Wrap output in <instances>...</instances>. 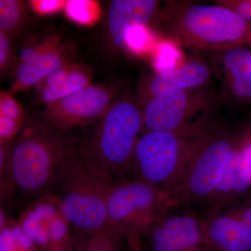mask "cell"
<instances>
[{
	"label": "cell",
	"mask_w": 251,
	"mask_h": 251,
	"mask_svg": "<svg viewBox=\"0 0 251 251\" xmlns=\"http://www.w3.org/2000/svg\"><path fill=\"white\" fill-rule=\"evenodd\" d=\"M115 182L85 148L73 143L51 187L58 194L64 219L92 238L107 226V203Z\"/></svg>",
	"instance_id": "6da1fadb"
},
{
	"label": "cell",
	"mask_w": 251,
	"mask_h": 251,
	"mask_svg": "<svg viewBox=\"0 0 251 251\" xmlns=\"http://www.w3.org/2000/svg\"><path fill=\"white\" fill-rule=\"evenodd\" d=\"M170 40L186 48L224 51L248 43L251 26L233 11L217 4L171 1L161 17Z\"/></svg>",
	"instance_id": "7a4b0ae2"
},
{
	"label": "cell",
	"mask_w": 251,
	"mask_h": 251,
	"mask_svg": "<svg viewBox=\"0 0 251 251\" xmlns=\"http://www.w3.org/2000/svg\"><path fill=\"white\" fill-rule=\"evenodd\" d=\"M207 126L204 123L174 131L147 132L137 142L124 179L143 181L168 192Z\"/></svg>",
	"instance_id": "3957f363"
},
{
	"label": "cell",
	"mask_w": 251,
	"mask_h": 251,
	"mask_svg": "<svg viewBox=\"0 0 251 251\" xmlns=\"http://www.w3.org/2000/svg\"><path fill=\"white\" fill-rule=\"evenodd\" d=\"M237 138L208 125L184 171L168 193L179 207L207 208L231 156Z\"/></svg>",
	"instance_id": "277c9868"
},
{
	"label": "cell",
	"mask_w": 251,
	"mask_h": 251,
	"mask_svg": "<svg viewBox=\"0 0 251 251\" xmlns=\"http://www.w3.org/2000/svg\"><path fill=\"white\" fill-rule=\"evenodd\" d=\"M176 207L179 206L165 190L137 180H118L109 195L107 227L120 234L130 247L140 249L141 239Z\"/></svg>",
	"instance_id": "5b68a950"
},
{
	"label": "cell",
	"mask_w": 251,
	"mask_h": 251,
	"mask_svg": "<svg viewBox=\"0 0 251 251\" xmlns=\"http://www.w3.org/2000/svg\"><path fill=\"white\" fill-rule=\"evenodd\" d=\"M72 144L50 125L25 130L9 160L11 177L20 192L31 197L51 187Z\"/></svg>",
	"instance_id": "8992f818"
},
{
	"label": "cell",
	"mask_w": 251,
	"mask_h": 251,
	"mask_svg": "<svg viewBox=\"0 0 251 251\" xmlns=\"http://www.w3.org/2000/svg\"><path fill=\"white\" fill-rule=\"evenodd\" d=\"M143 126V115L134 104L119 102L106 112L93 143L85 149L115 181L124 179Z\"/></svg>",
	"instance_id": "52a82bcc"
},
{
	"label": "cell",
	"mask_w": 251,
	"mask_h": 251,
	"mask_svg": "<svg viewBox=\"0 0 251 251\" xmlns=\"http://www.w3.org/2000/svg\"><path fill=\"white\" fill-rule=\"evenodd\" d=\"M210 98L201 89L164 92L148 100L143 113L148 131H174L206 123Z\"/></svg>",
	"instance_id": "ba28073f"
},
{
	"label": "cell",
	"mask_w": 251,
	"mask_h": 251,
	"mask_svg": "<svg viewBox=\"0 0 251 251\" xmlns=\"http://www.w3.org/2000/svg\"><path fill=\"white\" fill-rule=\"evenodd\" d=\"M140 251H214L203 232L202 218L176 207L161 218L141 239Z\"/></svg>",
	"instance_id": "9c48e42d"
},
{
	"label": "cell",
	"mask_w": 251,
	"mask_h": 251,
	"mask_svg": "<svg viewBox=\"0 0 251 251\" xmlns=\"http://www.w3.org/2000/svg\"><path fill=\"white\" fill-rule=\"evenodd\" d=\"M110 100L108 91L98 87H87L51 103L48 118L51 126L57 130L65 129L97 117L106 108Z\"/></svg>",
	"instance_id": "30bf717a"
},
{
	"label": "cell",
	"mask_w": 251,
	"mask_h": 251,
	"mask_svg": "<svg viewBox=\"0 0 251 251\" xmlns=\"http://www.w3.org/2000/svg\"><path fill=\"white\" fill-rule=\"evenodd\" d=\"M203 232L214 251H251V229L221 211L201 216Z\"/></svg>",
	"instance_id": "8fae6325"
},
{
	"label": "cell",
	"mask_w": 251,
	"mask_h": 251,
	"mask_svg": "<svg viewBox=\"0 0 251 251\" xmlns=\"http://www.w3.org/2000/svg\"><path fill=\"white\" fill-rule=\"evenodd\" d=\"M211 77L210 67L199 59H192L170 70L158 72L145 87L149 100L164 92L201 89Z\"/></svg>",
	"instance_id": "7c38bea8"
},
{
	"label": "cell",
	"mask_w": 251,
	"mask_h": 251,
	"mask_svg": "<svg viewBox=\"0 0 251 251\" xmlns=\"http://www.w3.org/2000/svg\"><path fill=\"white\" fill-rule=\"evenodd\" d=\"M251 193V183L243 169L237 138L233 151L206 209L208 212L222 210L242 201Z\"/></svg>",
	"instance_id": "4fadbf2b"
},
{
	"label": "cell",
	"mask_w": 251,
	"mask_h": 251,
	"mask_svg": "<svg viewBox=\"0 0 251 251\" xmlns=\"http://www.w3.org/2000/svg\"><path fill=\"white\" fill-rule=\"evenodd\" d=\"M154 0H115L110 4L109 28L117 47L125 46V35L133 25L145 26L156 12Z\"/></svg>",
	"instance_id": "5bb4252c"
},
{
	"label": "cell",
	"mask_w": 251,
	"mask_h": 251,
	"mask_svg": "<svg viewBox=\"0 0 251 251\" xmlns=\"http://www.w3.org/2000/svg\"><path fill=\"white\" fill-rule=\"evenodd\" d=\"M221 52V64L229 92L238 100L251 101V50L241 46Z\"/></svg>",
	"instance_id": "9a60e30c"
},
{
	"label": "cell",
	"mask_w": 251,
	"mask_h": 251,
	"mask_svg": "<svg viewBox=\"0 0 251 251\" xmlns=\"http://www.w3.org/2000/svg\"><path fill=\"white\" fill-rule=\"evenodd\" d=\"M89 82V77L85 73L59 68L46 77L41 99L48 103L58 101L83 90Z\"/></svg>",
	"instance_id": "2e32d148"
},
{
	"label": "cell",
	"mask_w": 251,
	"mask_h": 251,
	"mask_svg": "<svg viewBox=\"0 0 251 251\" xmlns=\"http://www.w3.org/2000/svg\"><path fill=\"white\" fill-rule=\"evenodd\" d=\"M62 64V59L56 52H39L34 59L23 62L18 67V88L32 87L61 68Z\"/></svg>",
	"instance_id": "e0dca14e"
},
{
	"label": "cell",
	"mask_w": 251,
	"mask_h": 251,
	"mask_svg": "<svg viewBox=\"0 0 251 251\" xmlns=\"http://www.w3.org/2000/svg\"><path fill=\"white\" fill-rule=\"evenodd\" d=\"M1 112V138L8 139L16 131L22 115V109L12 97L1 94L0 101Z\"/></svg>",
	"instance_id": "ac0fdd59"
},
{
	"label": "cell",
	"mask_w": 251,
	"mask_h": 251,
	"mask_svg": "<svg viewBox=\"0 0 251 251\" xmlns=\"http://www.w3.org/2000/svg\"><path fill=\"white\" fill-rule=\"evenodd\" d=\"M125 239L108 227L93 236L85 248V251H123Z\"/></svg>",
	"instance_id": "d6986e66"
},
{
	"label": "cell",
	"mask_w": 251,
	"mask_h": 251,
	"mask_svg": "<svg viewBox=\"0 0 251 251\" xmlns=\"http://www.w3.org/2000/svg\"><path fill=\"white\" fill-rule=\"evenodd\" d=\"M64 8L67 16L80 24H91L98 17V6L92 1L71 0L66 1Z\"/></svg>",
	"instance_id": "ffe728a7"
},
{
	"label": "cell",
	"mask_w": 251,
	"mask_h": 251,
	"mask_svg": "<svg viewBox=\"0 0 251 251\" xmlns=\"http://www.w3.org/2000/svg\"><path fill=\"white\" fill-rule=\"evenodd\" d=\"M21 16V8L17 1H0V29L1 31L12 29L17 24Z\"/></svg>",
	"instance_id": "44dd1931"
},
{
	"label": "cell",
	"mask_w": 251,
	"mask_h": 251,
	"mask_svg": "<svg viewBox=\"0 0 251 251\" xmlns=\"http://www.w3.org/2000/svg\"><path fill=\"white\" fill-rule=\"evenodd\" d=\"M149 33L145 26L133 25L127 29L125 35V46L135 52L143 51L148 45Z\"/></svg>",
	"instance_id": "7402d4cb"
},
{
	"label": "cell",
	"mask_w": 251,
	"mask_h": 251,
	"mask_svg": "<svg viewBox=\"0 0 251 251\" xmlns=\"http://www.w3.org/2000/svg\"><path fill=\"white\" fill-rule=\"evenodd\" d=\"M178 52L175 47L168 43H163L158 46L155 67L158 72H165L176 68Z\"/></svg>",
	"instance_id": "603a6c76"
},
{
	"label": "cell",
	"mask_w": 251,
	"mask_h": 251,
	"mask_svg": "<svg viewBox=\"0 0 251 251\" xmlns=\"http://www.w3.org/2000/svg\"><path fill=\"white\" fill-rule=\"evenodd\" d=\"M216 211H221L239 220L251 229V193L242 201L227 206L222 210Z\"/></svg>",
	"instance_id": "cb8c5ba5"
},
{
	"label": "cell",
	"mask_w": 251,
	"mask_h": 251,
	"mask_svg": "<svg viewBox=\"0 0 251 251\" xmlns=\"http://www.w3.org/2000/svg\"><path fill=\"white\" fill-rule=\"evenodd\" d=\"M216 2L233 11L251 26V0H221Z\"/></svg>",
	"instance_id": "d4e9b609"
},
{
	"label": "cell",
	"mask_w": 251,
	"mask_h": 251,
	"mask_svg": "<svg viewBox=\"0 0 251 251\" xmlns=\"http://www.w3.org/2000/svg\"><path fill=\"white\" fill-rule=\"evenodd\" d=\"M243 169L251 183V130L239 140Z\"/></svg>",
	"instance_id": "484cf974"
},
{
	"label": "cell",
	"mask_w": 251,
	"mask_h": 251,
	"mask_svg": "<svg viewBox=\"0 0 251 251\" xmlns=\"http://www.w3.org/2000/svg\"><path fill=\"white\" fill-rule=\"evenodd\" d=\"M34 9L42 14H52L56 11L62 8L63 5H65V2L57 0H42V1H36L33 3Z\"/></svg>",
	"instance_id": "4316f807"
},
{
	"label": "cell",
	"mask_w": 251,
	"mask_h": 251,
	"mask_svg": "<svg viewBox=\"0 0 251 251\" xmlns=\"http://www.w3.org/2000/svg\"><path fill=\"white\" fill-rule=\"evenodd\" d=\"M9 44L2 31L0 33V64L1 67L7 61L9 52Z\"/></svg>",
	"instance_id": "83f0119b"
},
{
	"label": "cell",
	"mask_w": 251,
	"mask_h": 251,
	"mask_svg": "<svg viewBox=\"0 0 251 251\" xmlns=\"http://www.w3.org/2000/svg\"><path fill=\"white\" fill-rule=\"evenodd\" d=\"M39 54V52H37L36 50L31 49V48H26L21 51L20 57H21L22 63L34 59Z\"/></svg>",
	"instance_id": "f1b7e54d"
},
{
	"label": "cell",
	"mask_w": 251,
	"mask_h": 251,
	"mask_svg": "<svg viewBox=\"0 0 251 251\" xmlns=\"http://www.w3.org/2000/svg\"><path fill=\"white\" fill-rule=\"evenodd\" d=\"M123 251H140V250L139 249H134V248L130 247L129 245H128V244L126 243V246L125 247H124Z\"/></svg>",
	"instance_id": "f546056e"
},
{
	"label": "cell",
	"mask_w": 251,
	"mask_h": 251,
	"mask_svg": "<svg viewBox=\"0 0 251 251\" xmlns=\"http://www.w3.org/2000/svg\"><path fill=\"white\" fill-rule=\"evenodd\" d=\"M57 251H85L82 249H70V250H59Z\"/></svg>",
	"instance_id": "4dcf8cb0"
},
{
	"label": "cell",
	"mask_w": 251,
	"mask_h": 251,
	"mask_svg": "<svg viewBox=\"0 0 251 251\" xmlns=\"http://www.w3.org/2000/svg\"><path fill=\"white\" fill-rule=\"evenodd\" d=\"M248 43H249V44H250L251 45V31L250 33V35H249V39H248Z\"/></svg>",
	"instance_id": "1f68e13d"
}]
</instances>
